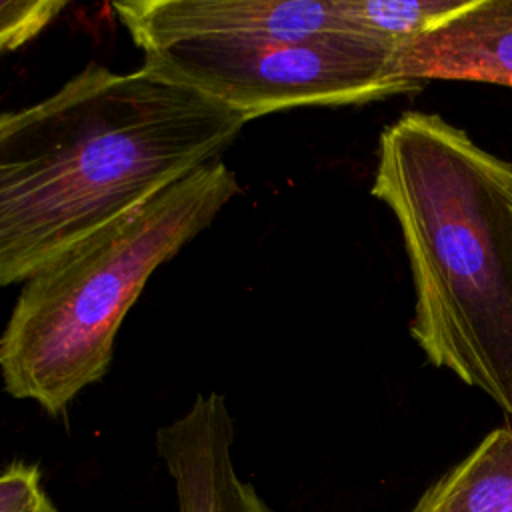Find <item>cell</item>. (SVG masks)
I'll list each match as a JSON object with an SVG mask.
<instances>
[{"label": "cell", "mask_w": 512, "mask_h": 512, "mask_svg": "<svg viewBox=\"0 0 512 512\" xmlns=\"http://www.w3.org/2000/svg\"><path fill=\"white\" fill-rule=\"evenodd\" d=\"M246 122L146 68L120 74L96 62L0 112V288L218 160Z\"/></svg>", "instance_id": "1"}, {"label": "cell", "mask_w": 512, "mask_h": 512, "mask_svg": "<svg viewBox=\"0 0 512 512\" xmlns=\"http://www.w3.org/2000/svg\"><path fill=\"white\" fill-rule=\"evenodd\" d=\"M370 194L410 264V336L436 368L512 414V162L408 110L378 136Z\"/></svg>", "instance_id": "2"}, {"label": "cell", "mask_w": 512, "mask_h": 512, "mask_svg": "<svg viewBox=\"0 0 512 512\" xmlns=\"http://www.w3.org/2000/svg\"><path fill=\"white\" fill-rule=\"evenodd\" d=\"M240 192L212 160L88 234L26 282L0 332L4 390L60 416L112 362L114 340L148 278Z\"/></svg>", "instance_id": "3"}, {"label": "cell", "mask_w": 512, "mask_h": 512, "mask_svg": "<svg viewBox=\"0 0 512 512\" xmlns=\"http://www.w3.org/2000/svg\"><path fill=\"white\" fill-rule=\"evenodd\" d=\"M394 48L360 32L306 40H182L144 50L142 68L188 86L248 122L298 106H342L414 94L396 80Z\"/></svg>", "instance_id": "4"}, {"label": "cell", "mask_w": 512, "mask_h": 512, "mask_svg": "<svg viewBox=\"0 0 512 512\" xmlns=\"http://www.w3.org/2000/svg\"><path fill=\"white\" fill-rule=\"evenodd\" d=\"M144 52L182 40H306L354 32L338 0H122L110 4Z\"/></svg>", "instance_id": "5"}, {"label": "cell", "mask_w": 512, "mask_h": 512, "mask_svg": "<svg viewBox=\"0 0 512 512\" xmlns=\"http://www.w3.org/2000/svg\"><path fill=\"white\" fill-rule=\"evenodd\" d=\"M234 420L224 396L198 394L186 414L156 432V450L174 480L178 512H270L232 460Z\"/></svg>", "instance_id": "6"}, {"label": "cell", "mask_w": 512, "mask_h": 512, "mask_svg": "<svg viewBox=\"0 0 512 512\" xmlns=\"http://www.w3.org/2000/svg\"><path fill=\"white\" fill-rule=\"evenodd\" d=\"M396 80H472L512 86V0H476L472 8L396 48Z\"/></svg>", "instance_id": "7"}, {"label": "cell", "mask_w": 512, "mask_h": 512, "mask_svg": "<svg viewBox=\"0 0 512 512\" xmlns=\"http://www.w3.org/2000/svg\"><path fill=\"white\" fill-rule=\"evenodd\" d=\"M412 512H512V428L492 430Z\"/></svg>", "instance_id": "8"}, {"label": "cell", "mask_w": 512, "mask_h": 512, "mask_svg": "<svg viewBox=\"0 0 512 512\" xmlns=\"http://www.w3.org/2000/svg\"><path fill=\"white\" fill-rule=\"evenodd\" d=\"M354 32L380 40L394 50L446 24L476 0H338Z\"/></svg>", "instance_id": "9"}, {"label": "cell", "mask_w": 512, "mask_h": 512, "mask_svg": "<svg viewBox=\"0 0 512 512\" xmlns=\"http://www.w3.org/2000/svg\"><path fill=\"white\" fill-rule=\"evenodd\" d=\"M66 6L64 0H0V54L26 46Z\"/></svg>", "instance_id": "10"}, {"label": "cell", "mask_w": 512, "mask_h": 512, "mask_svg": "<svg viewBox=\"0 0 512 512\" xmlns=\"http://www.w3.org/2000/svg\"><path fill=\"white\" fill-rule=\"evenodd\" d=\"M0 512H58L36 464L16 460L0 472Z\"/></svg>", "instance_id": "11"}]
</instances>
